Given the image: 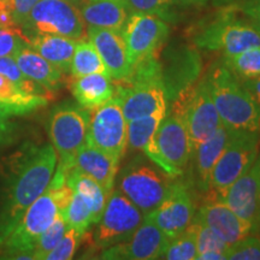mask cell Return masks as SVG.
<instances>
[{
  "instance_id": "obj_1",
  "label": "cell",
  "mask_w": 260,
  "mask_h": 260,
  "mask_svg": "<svg viewBox=\"0 0 260 260\" xmlns=\"http://www.w3.org/2000/svg\"><path fill=\"white\" fill-rule=\"evenodd\" d=\"M57 162L53 146L31 141L0 162V248L25 210L48 187Z\"/></svg>"
},
{
  "instance_id": "obj_2",
  "label": "cell",
  "mask_w": 260,
  "mask_h": 260,
  "mask_svg": "<svg viewBox=\"0 0 260 260\" xmlns=\"http://www.w3.org/2000/svg\"><path fill=\"white\" fill-rule=\"evenodd\" d=\"M71 197L73 189L67 182V174L57 167L48 187L25 210L6 237L0 248V259H32L35 242L58 214L64 212Z\"/></svg>"
},
{
  "instance_id": "obj_3",
  "label": "cell",
  "mask_w": 260,
  "mask_h": 260,
  "mask_svg": "<svg viewBox=\"0 0 260 260\" xmlns=\"http://www.w3.org/2000/svg\"><path fill=\"white\" fill-rule=\"evenodd\" d=\"M204 79L222 124L233 132L260 134V106L222 60L214 61Z\"/></svg>"
},
{
  "instance_id": "obj_4",
  "label": "cell",
  "mask_w": 260,
  "mask_h": 260,
  "mask_svg": "<svg viewBox=\"0 0 260 260\" xmlns=\"http://www.w3.org/2000/svg\"><path fill=\"white\" fill-rule=\"evenodd\" d=\"M176 178L162 171L140 152L118 169L115 188L121 190L146 216L161 204Z\"/></svg>"
},
{
  "instance_id": "obj_5",
  "label": "cell",
  "mask_w": 260,
  "mask_h": 260,
  "mask_svg": "<svg viewBox=\"0 0 260 260\" xmlns=\"http://www.w3.org/2000/svg\"><path fill=\"white\" fill-rule=\"evenodd\" d=\"M193 42L201 50L234 56L260 46V30L247 18L240 17L233 6H224L222 14L195 32Z\"/></svg>"
},
{
  "instance_id": "obj_6",
  "label": "cell",
  "mask_w": 260,
  "mask_h": 260,
  "mask_svg": "<svg viewBox=\"0 0 260 260\" xmlns=\"http://www.w3.org/2000/svg\"><path fill=\"white\" fill-rule=\"evenodd\" d=\"M90 111L76 102L58 104L47 117V134L56 149L57 167L68 175L71 161L88 139Z\"/></svg>"
},
{
  "instance_id": "obj_7",
  "label": "cell",
  "mask_w": 260,
  "mask_h": 260,
  "mask_svg": "<svg viewBox=\"0 0 260 260\" xmlns=\"http://www.w3.org/2000/svg\"><path fill=\"white\" fill-rule=\"evenodd\" d=\"M145 214L121 190L113 188L92 234L93 248L103 249L130 239Z\"/></svg>"
},
{
  "instance_id": "obj_8",
  "label": "cell",
  "mask_w": 260,
  "mask_h": 260,
  "mask_svg": "<svg viewBox=\"0 0 260 260\" xmlns=\"http://www.w3.org/2000/svg\"><path fill=\"white\" fill-rule=\"evenodd\" d=\"M21 29L28 39L38 34H52L80 40L84 38L86 23L80 10L68 0H40Z\"/></svg>"
},
{
  "instance_id": "obj_9",
  "label": "cell",
  "mask_w": 260,
  "mask_h": 260,
  "mask_svg": "<svg viewBox=\"0 0 260 260\" xmlns=\"http://www.w3.org/2000/svg\"><path fill=\"white\" fill-rule=\"evenodd\" d=\"M260 134L233 132L211 177L210 199L216 200L254 162L260 149Z\"/></svg>"
},
{
  "instance_id": "obj_10",
  "label": "cell",
  "mask_w": 260,
  "mask_h": 260,
  "mask_svg": "<svg viewBox=\"0 0 260 260\" xmlns=\"http://www.w3.org/2000/svg\"><path fill=\"white\" fill-rule=\"evenodd\" d=\"M160 63V79L169 106H176L183 100L200 79L203 61L197 48L180 45L169 48Z\"/></svg>"
},
{
  "instance_id": "obj_11",
  "label": "cell",
  "mask_w": 260,
  "mask_h": 260,
  "mask_svg": "<svg viewBox=\"0 0 260 260\" xmlns=\"http://www.w3.org/2000/svg\"><path fill=\"white\" fill-rule=\"evenodd\" d=\"M154 144L159 168L172 177H181L189 164L191 146L186 122L180 111L167 113L155 133Z\"/></svg>"
},
{
  "instance_id": "obj_12",
  "label": "cell",
  "mask_w": 260,
  "mask_h": 260,
  "mask_svg": "<svg viewBox=\"0 0 260 260\" xmlns=\"http://www.w3.org/2000/svg\"><path fill=\"white\" fill-rule=\"evenodd\" d=\"M87 142L121 161L126 152V119L116 95L90 111Z\"/></svg>"
},
{
  "instance_id": "obj_13",
  "label": "cell",
  "mask_w": 260,
  "mask_h": 260,
  "mask_svg": "<svg viewBox=\"0 0 260 260\" xmlns=\"http://www.w3.org/2000/svg\"><path fill=\"white\" fill-rule=\"evenodd\" d=\"M169 32L170 28L167 21L158 16L132 12L121 30L132 69L140 61L157 56Z\"/></svg>"
},
{
  "instance_id": "obj_14",
  "label": "cell",
  "mask_w": 260,
  "mask_h": 260,
  "mask_svg": "<svg viewBox=\"0 0 260 260\" xmlns=\"http://www.w3.org/2000/svg\"><path fill=\"white\" fill-rule=\"evenodd\" d=\"M146 216L169 240L175 239L190 225L195 216V203L189 186L177 177L161 204Z\"/></svg>"
},
{
  "instance_id": "obj_15",
  "label": "cell",
  "mask_w": 260,
  "mask_h": 260,
  "mask_svg": "<svg viewBox=\"0 0 260 260\" xmlns=\"http://www.w3.org/2000/svg\"><path fill=\"white\" fill-rule=\"evenodd\" d=\"M183 116L189 134L191 151L198 145L209 139L222 125L218 112L203 77L186 96V102L180 111Z\"/></svg>"
},
{
  "instance_id": "obj_16",
  "label": "cell",
  "mask_w": 260,
  "mask_h": 260,
  "mask_svg": "<svg viewBox=\"0 0 260 260\" xmlns=\"http://www.w3.org/2000/svg\"><path fill=\"white\" fill-rule=\"evenodd\" d=\"M170 240L155 225L148 216L144 219L130 239L103 249L100 259L109 260H154L160 259Z\"/></svg>"
},
{
  "instance_id": "obj_17",
  "label": "cell",
  "mask_w": 260,
  "mask_h": 260,
  "mask_svg": "<svg viewBox=\"0 0 260 260\" xmlns=\"http://www.w3.org/2000/svg\"><path fill=\"white\" fill-rule=\"evenodd\" d=\"M260 234V152L254 162L218 199Z\"/></svg>"
},
{
  "instance_id": "obj_18",
  "label": "cell",
  "mask_w": 260,
  "mask_h": 260,
  "mask_svg": "<svg viewBox=\"0 0 260 260\" xmlns=\"http://www.w3.org/2000/svg\"><path fill=\"white\" fill-rule=\"evenodd\" d=\"M233 130L222 124L216 133L201 142L191 151L190 155V183L199 193L209 195L211 177L217 161L229 142Z\"/></svg>"
},
{
  "instance_id": "obj_19",
  "label": "cell",
  "mask_w": 260,
  "mask_h": 260,
  "mask_svg": "<svg viewBox=\"0 0 260 260\" xmlns=\"http://www.w3.org/2000/svg\"><path fill=\"white\" fill-rule=\"evenodd\" d=\"M194 218L213 230L229 247L253 234L252 224L219 200H209L201 205Z\"/></svg>"
},
{
  "instance_id": "obj_20",
  "label": "cell",
  "mask_w": 260,
  "mask_h": 260,
  "mask_svg": "<svg viewBox=\"0 0 260 260\" xmlns=\"http://www.w3.org/2000/svg\"><path fill=\"white\" fill-rule=\"evenodd\" d=\"M87 38L102 57L110 77L115 82L124 81L132 73V64L121 31L88 27Z\"/></svg>"
},
{
  "instance_id": "obj_21",
  "label": "cell",
  "mask_w": 260,
  "mask_h": 260,
  "mask_svg": "<svg viewBox=\"0 0 260 260\" xmlns=\"http://www.w3.org/2000/svg\"><path fill=\"white\" fill-rule=\"evenodd\" d=\"M119 162L121 161L103 152L102 149L86 142L75 154L69 171L74 169V170L92 177L103 187V189L109 197L115 188Z\"/></svg>"
},
{
  "instance_id": "obj_22",
  "label": "cell",
  "mask_w": 260,
  "mask_h": 260,
  "mask_svg": "<svg viewBox=\"0 0 260 260\" xmlns=\"http://www.w3.org/2000/svg\"><path fill=\"white\" fill-rule=\"evenodd\" d=\"M12 57L28 79L40 84L48 92H56L63 87L64 73L40 56L29 45L18 50Z\"/></svg>"
},
{
  "instance_id": "obj_23",
  "label": "cell",
  "mask_w": 260,
  "mask_h": 260,
  "mask_svg": "<svg viewBox=\"0 0 260 260\" xmlns=\"http://www.w3.org/2000/svg\"><path fill=\"white\" fill-rule=\"evenodd\" d=\"M71 93L75 102L92 111L115 96L116 84L109 75L90 74L76 77L71 83Z\"/></svg>"
},
{
  "instance_id": "obj_24",
  "label": "cell",
  "mask_w": 260,
  "mask_h": 260,
  "mask_svg": "<svg viewBox=\"0 0 260 260\" xmlns=\"http://www.w3.org/2000/svg\"><path fill=\"white\" fill-rule=\"evenodd\" d=\"M88 27L121 31L130 11L124 0H92L80 10Z\"/></svg>"
},
{
  "instance_id": "obj_25",
  "label": "cell",
  "mask_w": 260,
  "mask_h": 260,
  "mask_svg": "<svg viewBox=\"0 0 260 260\" xmlns=\"http://www.w3.org/2000/svg\"><path fill=\"white\" fill-rule=\"evenodd\" d=\"M77 41L79 40L76 39L60 37V35L38 34L29 38V46L58 68L61 73L67 74L70 71L71 59Z\"/></svg>"
},
{
  "instance_id": "obj_26",
  "label": "cell",
  "mask_w": 260,
  "mask_h": 260,
  "mask_svg": "<svg viewBox=\"0 0 260 260\" xmlns=\"http://www.w3.org/2000/svg\"><path fill=\"white\" fill-rule=\"evenodd\" d=\"M37 107L0 100V154L15 146L23 134L21 119L37 111Z\"/></svg>"
},
{
  "instance_id": "obj_27",
  "label": "cell",
  "mask_w": 260,
  "mask_h": 260,
  "mask_svg": "<svg viewBox=\"0 0 260 260\" xmlns=\"http://www.w3.org/2000/svg\"><path fill=\"white\" fill-rule=\"evenodd\" d=\"M67 182L71 189L79 193L88 205L90 213H92L93 224H95L102 217L107 198H109L105 190L92 177L74 169L68 172Z\"/></svg>"
},
{
  "instance_id": "obj_28",
  "label": "cell",
  "mask_w": 260,
  "mask_h": 260,
  "mask_svg": "<svg viewBox=\"0 0 260 260\" xmlns=\"http://www.w3.org/2000/svg\"><path fill=\"white\" fill-rule=\"evenodd\" d=\"M167 113L168 111H161L126 122V148L132 152L144 151L154 138Z\"/></svg>"
},
{
  "instance_id": "obj_29",
  "label": "cell",
  "mask_w": 260,
  "mask_h": 260,
  "mask_svg": "<svg viewBox=\"0 0 260 260\" xmlns=\"http://www.w3.org/2000/svg\"><path fill=\"white\" fill-rule=\"evenodd\" d=\"M69 73L74 79L90 74L109 75L102 57L88 38H82L77 41Z\"/></svg>"
},
{
  "instance_id": "obj_30",
  "label": "cell",
  "mask_w": 260,
  "mask_h": 260,
  "mask_svg": "<svg viewBox=\"0 0 260 260\" xmlns=\"http://www.w3.org/2000/svg\"><path fill=\"white\" fill-rule=\"evenodd\" d=\"M220 60L240 81L260 76V46L248 48L234 56H223Z\"/></svg>"
},
{
  "instance_id": "obj_31",
  "label": "cell",
  "mask_w": 260,
  "mask_h": 260,
  "mask_svg": "<svg viewBox=\"0 0 260 260\" xmlns=\"http://www.w3.org/2000/svg\"><path fill=\"white\" fill-rule=\"evenodd\" d=\"M197 237L190 225L183 233L169 241L160 259L167 260H194L197 259Z\"/></svg>"
},
{
  "instance_id": "obj_32",
  "label": "cell",
  "mask_w": 260,
  "mask_h": 260,
  "mask_svg": "<svg viewBox=\"0 0 260 260\" xmlns=\"http://www.w3.org/2000/svg\"><path fill=\"white\" fill-rule=\"evenodd\" d=\"M68 229V224L65 222L63 213H59L54 222L41 234L38 241L35 242L32 248V259L34 260H46L47 255L53 251L58 245L61 237L64 236Z\"/></svg>"
},
{
  "instance_id": "obj_33",
  "label": "cell",
  "mask_w": 260,
  "mask_h": 260,
  "mask_svg": "<svg viewBox=\"0 0 260 260\" xmlns=\"http://www.w3.org/2000/svg\"><path fill=\"white\" fill-rule=\"evenodd\" d=\"M63 216L68 226L74 228L77 232L84 235L90 225H93L92 213L89 206L79 193L73 190V197L68 204L67 209L64 210Z\"/></svg>"
},
{
  "instance_id": "obj_34",
  "label": "cell",
  "mask_w": 260,
  "mask_h": 260,
  "mask_svg": "<svg viewBox=\"0 0 260 260\" xmlns=\"http://www.w3.org/2000/svg\"><path fill=\"white\" fill-rule=\"evenodd\" d=\"M0 75L8 77L10 81H12L16 86L18 87L22 92L28 94H34V95H46L48 96V90H46L40 84H38L34 81L28 79L25 75L19 69L17 63L12 56L2 57L0 58Z\"/></svg>"
},
{
  "instance_id": "obj_35",
  "label": "cell",
  "mask_w": 260,
  "mask_h": 260,
  "mask_svg": "<svg viewBox=\"0 0 260 260\" xmlns=\"http://www.w3.org/2000/svg\"><path fill=\"white\" fill-rule=\"evenodd\" d=\"M38 2L40 0H0V25L21 28Z\"/></svg>"
},
{
  "instance_id": "obj_36",
  "label": "cell",
  "mask_w": 260,
  "mask_h": 260,
  "mask_svg": "<svg viewBox=\"0 0 260 260\" xmlns=\"http://www.w3.org/2000/svg\"><path fill=\"white\" fill-rule=\"evenodd\" d=\"M0 100L6 103L21 104V105H30L41 109L50 102V96L34 95L22 92L16 84L8 77L0 75Z\"/></svg>"
},
{
  "instance_id": "obj_37",
  "label": "cell",
  "mask_w": 260,
  "mask_h": 260,
  "mask_svg": "<svg viewBox=\"0 0 260 260\" xmlns=\"http://www.w3.org/2000/svg\"><path fill=\"white\" fill-rule=\"evenodd\" d=\"M190 226L193 228L195 237H197L198 255L206 252H219L226 255V251L229 246L213 230H211L209 226L205 225L204 223L199 222V220L195 218L191 220Z\"/></svg>"
},
{
  "instance_id": "obj_38",
  "label": "cell",
  "mask_w": 260,
  "mask_h": 260,
  "mask_svg": "<svg viewBox=\"0 0 260 260\" xmlns=\"http://www.w3.org/2000/svg\"><path fill=\"white\" fill-rule=\"evenodd\" d=\"M130 14H149L170 22L175 19L174 0H124Z\"/></svg>"
},
{
  "instance_id": "obj_39",
  "label": "cell",
  "mask_w": 260,
  "mask_h": 260,
  "mask_svg": "<svg viewBox=\"0 0 260 260\" xmlns=\"http://www.w3.org/2000/svg\"><path fill=\"white\" fill-rule=\"evenodd\" d=\"M28 45L29 39L21 28L0 25V58L14 56L18 50Z\"/></svg>"
},
{
  "instance_id": "obj_40",
  "label": "cell",
  "mask_w": 260,
  "mask_h": 260,
  "mask_svg": "<svg viewBox=\"0 0 260 260\" xmlns=\"http://www.w3.org/2000/svg\"><path fill=\"white\" fill-rule=\"evenodd\" d=\"M226 259L232 260H260V236L251 234L241 241L230 246L226 251Z\"/></svg>"
},
{
  "instance_id": "obj_41",
  "label": "cell",
  "mask_w": 260,
  "mask_h": 260,
  "mask_svg": "<svg viewBox=\"0 0 260 260\" xmlns=\"http://www.w3.org/2000/svg\"><path fill=\"white\" fill-rule=\"evenodd\" d=\"M82 234L77 232L74 228L68 226L64 236L54 247L53 251L47 255L46 260H69L73 259L77 248H79L81 240L83 239Z\"/></svg>"
},
{
  "instance_id": "obj_42",
  "label": "cell",
  "mask_w": 260,
  "mask_h": 260,
  "mask_svg": "<svg viewBox=\"0 0 260 260\" xmlns=\"http://www.w3.org/2000/svg\"><path fill=\"white\" fill-rule=\"evenodd\" d=\"M233 6L239 14L248 19L256 29L260 30V0H239Z\"/></svg>"
},
{
  "instance_id": "obj_43",
  "label": "cell",
  "mask_w": 260,
  "mask_h": 260,
  "mask_svg": "<svg viewBox=\"0 0 260 260\" xmlns=\"http://www.w3.org/2000/svg\"><path fill=\"white\" fill-rule=\"evenodd\" d=\"M241 82L253 96V99L255 100V103L260 106V76L255 77V79L241 81Z\"/></svg>"
},
{
  "instance_id": "obj_44",
  "label": "cell",
  "mask_w": 260,
  "mask_h": 260,
  "mask_svg": "<svg viewBox=\"0 0 260 260\" xmlns=\"http://www.w3.org/2000/svg\"><path fill=\"white\" fill-rule=\"evenodd\" d=\"M207 0H174L175 5L182 6V8H189V6H200L204 5Z\"/></svg>"
},
{
  "instance_id": "obj_45",
  "label": "cell",
  "mask_w": 260,
  "mask_h": 260,
  "mask_svg": "<svg viewBox=\"0 0 260 260\" xmlns=\"http://www.w3.org/2000/svg\"><path fill=\"white\" fill-rule=\"evenodd\" d=\"M211 2H212L213 6H217V8H224V6L235 4V3L239 2V0H211Z\"/></svg>"
}]
</instances>
